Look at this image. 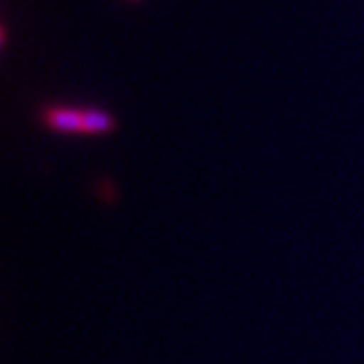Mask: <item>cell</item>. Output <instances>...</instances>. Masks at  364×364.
<instances>
[{"label": "cell", "instance_id": "6da1fadb", "mask_svg": "<svg viewBox=\"0 0 364 364\" xmlns=\"http://www.w3.org/2000/svg\"><path fill=\"white\" fill-rule=\"evenodd\" d=\"M43 119L53 130L59 132H81V109L73 107H49L43 112Z\"/></svg>", "mask_w": 364, "mask_h": 364}, {"label": "cell", "instance_id": "7a4b0ae2", "mask_svg": "<svg viewBox=\"0 0 364 364\" xmlns=\"http://www.w3.org/2000/svg\"><path fill=\"white\" fill-rule=\"evenodd\" d=\"M114 128V117L102 109H81V132L83 134H104Z\"/></svg>", "mask_w": 364, "mask_h": 364}]
</instances>
